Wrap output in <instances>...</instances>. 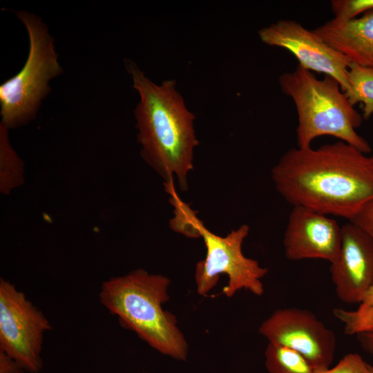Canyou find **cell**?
<instances>
[{"mask_svg": "<svg viewBox=\"0 0 373 373\" xmlns=\"http://www.w3.org/2000/svg\"><path fill=\"white\" fill-rule=\"evenodd\" d=\"M348 221L361 227L373 239V200L367 202Z\"/></svg>", "mask_w": 373, "mask_h": 373, "instance_id": "d6986e66", "label": "cell"}, {"mask_svg": "<svg viewBox=\"0 0 373 373\" xmlns=\"http://www.w3.org/2000/svg\"><path fill=\"white\" fill-rule=\"evenodd\" d=\"M314 31L352 62L373 68V9L356 19H332Z\"/></svg>", "mask_w": 373, "mask_h": 373, "instance_id": "7c38bea8", "label": "cell"}, {"mask_svg": "<svg viewBox=\"0 0 373 373\" xmlns=\"http://www.w3.org/2000/svg\"><path fill=\"white\" fill-rule=\"evenodd\" d=\"M329 272L338 298L360 305L373 287V239L350 222L342 225L339 254Z\"/></svg>", "mask_w": 373, "mask_h": 373, "instance_id": "30bf717a", "label": "cell"}, {"mask_svg": "<svg viewBox=\"0 0 373 373\" xmlns=\"http://www.w3.org/2000/svg\"><path fill=\"white\" fill-rule=\"evenodd\" d=\"M26 372L21 365L0 351V373H26Z\"/></svg>", "mask_w": 373, "mask_h": 373, "instance_id": "ffe728a7", "label": "cell"}, {"mask_svg": "<svg viewBox=\"0 0 373 373\" xmlns=\"http://www.w3.org/2000/svg\"><path fill=\"white\" fill-rule=\"evenodd\" d=\"M8 131L0 124V191L4 195L24 182V164L12 147Z\"/></svg>", "mask_w": 373, "mask_h": 373, "instance_id": "4fadbf2b", "label": "cell"}, {"mask_svg": "<svg viewBox=\"0 0 373 373\" xmlns=\"http://www.w3.org/2000/svg\"><path fill=\"white\" fill-rule=\"evenodd\" d=\"M259 332L269 343L290 348L305 358L318 373L329 368L336 337L311 311L298 307L276 309L262 321Z\"/></svg>", "mask_w": 373, "mask_h": 373, "instance_id": "ba28073f", "label": "cell"}, {"mask_svg": "<svg viewBox=\"0 0 373 373\" xmlns=\"http://www.w3.org/2000/svg\"><path fill=\"white\" fill-rule=\"evenodd\" d=\"M171 202L175 207V217L170 226L175 231L189 238H203L205 258L195 267V279L198 293L207 294L216 285L221 274L229 278L227 285L222 293L231 298L242 289L249 290L256 296L264 293L261 279L268 269L259 262L244 256L242 245L248 236L249 227L242 224L232 230L225 237L218 236L207 229L189 207L182 202L176 193H171Z\"/></svg>", "mask_w": 373, "mask_h": 373, "instance_id": "5b68a950", "label": "cell"}, {"mask_svg": "<svg viewBox=\"0 0 373 373\" xmlns=\"http://www.w3.org/2000/svg\"><path fill=\"white\" fill-rule=\"evenodd\" d=\"M349 90L345 93L354 106L362 104L363 118L368 119L373 115V68L352 62L348 68Z\"/></svg>", "mask_w": 373, "mask_h": 373, "instance_id": "5bb4252c", "label": "cell"}, {"mask_svg": "<svg viewBox=\"0 0 373 373\" xmlns=\"http://www.w3.org/2000/svg\"><path fill=\"white\" fill-rule=\"evenodd\" d=\"M333 314L344 324L345 334L356 335L360 332L373 330V305L358 307L353 311L335 308Z\"/></svg>", "mask_w": 373, "mask_h": 373, "instance_id": "2e32d148", "label": "cell"}, {"mask_svg": "<svg viewBox=\"0 0 373 373\" xmlns=\"http://www.w3.org/2000/svg\"><path fill=\"white\" fill-rule=\"evenodd\" d=\"M51 325L9 280L0 279V351L21 365L26 372L39 373L45 333Z\"/></svg>", "mask_w": 373, "mask_h": 373, "instance_id": "52a82bcc", "label": "cell"}, {"mask_svg": "<svg viewBox=\"0 0 373 373\" xmlns=\"http://www.w3.org/2000/svg\"><path fill=\"white\" fill-rule=\"evenodd\" d=\"M341 242V227L328 216L309 208L294 206L283 237L289 260L322 259L333 262Z\"/></svg>", "mask_w": 373, "mask_h": 373, "instance_id": "8fae6325", "label": "cell"}, {"mask_svg": "<svg viewBox=\"0 0 373 373\" xmlns=\"http://www.w3.org/2000/svg\"><path fill=\"white\" fill-rule=\"evenodd\" d=\"M367 366L370 373H373V365L368 364Z\"/></svg>", "mask_w": 373, "mask_h": 373, "instance_id": "603a6c76", "label": "cell"}, {"mask_svg": "<svg viewBox=\"0 0 373 373\" xmlns=\"http://www.w3.org/2000/svg\"><path fill=\"white\" fill-rule=\"evenodd\" d=\"M331 10L334 19L347 21L373 9V0H332Z\"/></svg>", "mask_w": 373, "mask_h": 373, "instance_id": "e0dca14e", "label": "cell"}, {"mask_svg": "<svg viewBox=\"0 0 373 373\" xmlns=\"http://www.w3.org/2000/svg\"><path fill=\"white\" fill-rule=\"evenodd\" d=\"M368 363L357 353H349L332 367L318 373H370Z\"/></svg>", "mask_w": 373, "mask_h": 373, "instance_id": "ac0fdd59", "label": "cell"}, {"mask_svg": "<svg viewBox=\"0 0 373 373\" xmlns=\"http://www.w3.org/2000/svg\"><path fill=\"white\" fill-rule=\"evenodd\" d=\"M356 337L362 348L373 356V330L360 332Z\"/></svg>", "mask_w": 373, "mask_h": 373, "instance_id": "44dd1931", "label": "cell"}, {"mask_svg": "<svg viewBox=\"0 0 373 373\" xmlns=\"http://www.w3.org/2000/svg\"><path fill=\"white\" fill-rule=\"evenodd\" d=\"M26 28L29 52L25 64L0 86L1 124L8 129L33 119L50 90L49 82L62 73L53 38L41 19L26 11H15Z\"/></svg>", "mask_w": 373, "mask_h": 373, "instance_id": "8992f818", "label": "cell"}, {"mask_svg": "<svg viewBox=\"0 0 373 373\" xmlns=\"http://www.w3.org/2000/svg\"><path fill=\"white\" fill-rule=\"evenodd\" d=\"M373 305V287H372L365 294L362 303L359 307H367Z\"/></svg>", "mask_w": 373, "mask_h": 373, "instance_id": "7402d4cb", "label": "cell"}, {"mask_svg": "<svg viewBox=\"0 0 373 373\" xmlns=\"http://www.w3.org/2000/svg\"><path fill=\"white\" fill-rule=\"evenodd\" d=\"M125 66L140 100L135 110L141 154L165 180L172 184L175 175L183 191L193 169L194 148L199 144L193 128L195 117L176 90L175 80L157 85L129 59Z\"/></svg>", "mask_w": 373, "mask_h": 373, "instance_id": "7a4b0ae2", "label": "cell"}, {"mask_svg": "<svg viewBox=\"0 0 373 373\" xmlns=\"http://www.w3.org/2000/svg\"><path fill=\"white\" fill-rule=\"evenodd\" d=\"M289 204L350 220L373 200V155L341 140L286 151L271 169Z\"/></svg>", "mask_w": 373, "mask_h": 373, "instance_id": "6da1fadb", "label": "cell"}, {"mask_svg": "<svg viewBox=\"0 0 373 373\" xmlns=\"http://www.w3.org/2000/svg\"><path fill=\"white\" fill-rule=\"evenodd\" d=\"M265 356L269 373H318L301 354L282 345L268 343Z\"/></svg>", "mask_w": 373, "mask_h": 373, "instance_id": "9a60e30c", "label": "cell"}, {"mask_svg": "<svg viewBox=\"0 0 373 373\" xmlns=\"http://www.w3.org/2000/svg\"><path fill=\"white\" fill-rule=\"evenodd\" d=\"M278 82L282 92L293 100L296 107L298 147H310L314 139L328 135L365 154L372 151L368 142L356 131L363 116L335 79L328 75L318 79L314 73L298 65L294 70L280 75Z\"/></svg>", "mask_w": 373, "mask_h": 373, "instance_id": "277c9868", "label": "cell"}, {"mask_svg": "<svg viewBox=\"0 0 373 373\" xmlns=\"http://www.w3.org/2000/svg\"><path fill=\"white\" fill-rule=\"evenodd\" d=\"M261 41L291 52L298 66L335 79L342 91L349 90L347 71L352 61L328 45L314 30L291 19H281L258 32Z\"/></svg>", "mask_w": 373, "mask_h": 373, "instance_id": "9c48e42d", "label": "cell"}, {"mask_svg": "<svg viewBox=\"0 0 373 373\" xmlns=\"http://www.w3.org/2000/svg\"><path fill=\"white\" fill-rule=\"evenodd\" d=\"M169 284L164 276L138 269L104 281L99 296L122 326L160 353L184 361L187 342L175 316L162 307L169 299Z\"/></svg>", "mask_w": 373, "mask_h": 373, "instance_id": "3957f363", "label": "cell"}]
</instances>
